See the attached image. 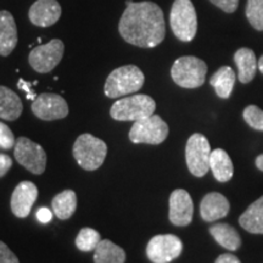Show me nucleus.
Segmentation results:
<instances>
[{
    "label": "nucleus",
    "mask_w": 263,
    "mask_h": 263,
    "mask_svg": "<svg viewBox=\"0 0 263 263\" xmlns=\"http://www.w3.org/2000/svg\"><path fill=\"white\" fill-rule=\"evenodd\" d=\"M18 88H20V89H24L25 91H27V98L28 99H35L34 94H33L31 89H29V83H27V82H25L24 80H20Z\"/></svg>",
    "instance_id": "35"
},
{
    "label": "nucleus",
    "mask_w": 263,
    "mask_h": 263,
    "mask_svg": "<svg viewBox=\"0 0 263 263\" xmlns=\"http://www.w3.org/2000/svg\"><path fill=\"white\" fill-rule=\"evenodd\" d=\"M244 120L254 129L263 130V111L261 108L250 105L244 110Z\"/></svg>",
    "instance_id": "28"
},
{
    "label": "nucleus",
    "mask_w": 263,
    "mask_h": 263,
    "mask_svg": "<svg viewBox=\"0 0 263 263\" xmlns=\"http://www.w3.org/2000/svg\"><path fill=\"white\" fill-rule=\"evenodd\" d=\"M210 2L229 14L234 12L239 5V0H210Z\"/></svg>",
    "instance_id": "31"
},
{
    "label": "nucleus",
    "mask_w": 263,
    "mask_h": 263,
    "mask_svg": "<svg viewBox=\"0 0 263 263\" xmlns=\"http://www.w3.org/2000/svg\"><path fill=\"white\" fill-rule=\"evenodd\" d=\"M17 44V28L14 16L9 11H0V55L8 57Z\"/></svg>",
    "instance_id": "17"
},
{
    "label": "nucleus",
    "mask_w": 263,
    "mask_h": 263,
    "mask_svg": "<svg viewBox=\"0 0 263 263\" xmlns=\"http://www.w3.org/2000/svg\"><path fill=\"white\" fill-rule=\"evenodd\" d=\"M37 219L41 223H49L52 219V212L47 207H42L37 211Z\"/></svg>",
    "instance_id": "33"
},
{
    "label": "nucleus",
    "mask_w": 263,
    "mask_h": 263,
    "mask_svg": "<svg viewBox=\"0 0 263 263\" xmlns=\"http://www.w3.org/2000/svg\"><path fill=\"white\" fill-rule=\"evenodd\" d=\"M215 263H241V262H240L239 258L234 255L223 254L216 259Z\"/></svg>",
    "instance_id": "34"
},
{
    "label": "nucleus",
    "mask_w": 263,
    "mask_h": 263,
    "mask_svg": "<svg viewBox=\"0 0 263 263\" xmlns=\"http://www.w3.org/2000/svg\"><path fill=\"white\" fill-rule=\"evenodd\" d=\"M120 20L118 31L121 37L139 48L157 47L166 35L163 12L155 3L127 2Z\"/></svg>",
    "instance_id": "1"
},
{
    "label": "nucleus",
    "mask_w": 263,
    "mask_h": 263,
    "mask_svg": "<svg viewBox=\"0 0 263 263\" xmlns=\"http://www.w3.org/2000/svg\"><path fill=\"white\" fill-rule=\"evenodd\" d=\"M12 166V160L5 154H0V178L4 177Z\"/></svg>",
    "instance_id": "32"
},
{
    "label": "nucleus",
    "mask_w": 263,
    "mask_h": 263,
    "mask_svg": "<svg viewBox=\"0 0 263 263\" xmlns=\"http://www.w3.org/2000/svg\"><path fill=\"white\" fill-rule=\"evenodd\" d=\"M95 263H124L126 252L122 248L114 244L111 240L104 239L94 250Z\"/></svg>",
    "instance_id": "22"
},
{
    "label": "nucleus",
    "mask_w": 263,
    "mask_h": 263,
    "mask_svg": "<svg viewBox=\"0 0 263 263\" xmlns=\"http://www.w3.org/2000/svg\"><path fill=\"white\" fill-rule=\"evenodd\" d=\"M0 263H20L16 255L3 241H0Z\"/></svg>",
    "instance_id": "30"
},
{
    "label": "nucleus",
    "mask_w": 263,
    "mask_h": 263,
    "mask_svg": "<svg viewBox=\"0 0 263 263\" xmlns=\"http://www.w3.org/2000/svg\"><path fill=\"white\" fill-rule=\"evenodd\" d=\"M65 45L60 39H52L48 44L35 47L29 52V65L38 73H48L60 64L64 57Z\"/></svg>",
    "instance_id": "10"
},
{
    "label": "nucleus",
    "mask_w": 263,
    "mask_h": 263,
    "mask_svg": "<svg viewBox=\"0 0 263 263\" xmlns=\"http://www.w3.org/2000/svg\"><path fill=\"white\" fill-rule=\"evenodd\" d=\"M15 159L33 174H42L47 166V154L39 144L20 137L15 144Z\"/></svg>",
    "instance_id": "9"
},
{
    "label": "nucleus",
    "mask_w": 263,
    "mask_h": 263,
    "mask_svg": "<svg viewBox=\"0 0 263 263\" xmlns=\"http://www.w3.org/2000/svg\"><path fill=\"white\" fill-rule=\"evenodd\" d=\"M61 6L57 0H37L28 11V17L38 27H50L59 21Z\"/></svg>",
    "instance_id": "15"
},
{
    "label": "nucleus",
    "mask_w": 263,
    "mask_h": 263,
    "mask_svg": "<svg viewBox=\"0 0 263 263\" xmlns=\"http://www.w3.org/2000/svg\"><path fill=\"white\" fill-rule=\"evenodd\" d=\"M38 197V188L32 182H21L11 196V211L18 218H26Z\"/></svg>",
    "instance_id": "14"
},
{
    "label": "nucleus",
    "mask_w": 263,
    "mask_h": 263,
    "mask_svg": "<svg viewBox=\"0 0 263 263\" xmlns=\"http://www.w3.org/2000/svg\"><path fill=\"white\" fill-rule=\"evenodd\" d=\"M240 226L249 233L263 234V196L256 200L240 216Z\"/></svg>",
    "instance_id": "21"
},
{
    "label": "nucleus",
    "mask_w": 263,
    "mask_h": 263,
    "mask_svg": "<svg viewBox=\"0 0 263 263\" xmlns=\"http://www.w3.org/2000/svg\"><path fill=\"white\" fill-rule=\"evenodd\" d=\"M207 65L195 57H182L177 59L171 68L174 83L186 89L201 87L205 82Z\"/></svg>",
    "instance_id": "5"
},
{
    "label": "nucleus",
    "mask_w": 263,
    "mask_h": 263,
    "mask_svg": "<svg viewBox=\"0 0 263 263\" xmlns=\"http://www.w3.org/2000/svg\"><path fill=\"white\" fill-rule=\"evenodd\" d=\"M183 251V242L178 236L161 234L154 236L146 246L147 258L153 263H170L178 258Z\"/></svg>",
    "instance_id": "11"
},
{
    "label": "nucleus",
    "mask_w": 263,
    "mask_h": 263,
    "mask_svg": "<svg viewBox=\"0 0 263 263\" xmlns=\"http://www.w3.org/2000/svg\"><path fill=\"white\" fill-rule=\"evenodd\" d=\"M106 154L107 145L105 141L91 134H82L74 141L73 156L85 171L98 170L104 163Z\"/></svg>",
    "instance_id": "4"
},
{
    "label": "nucleus",
    "mask_w": 263,
    "mask_h": 263,
    "mask_svg": "<svg viewBox=\"0 0 263 263\" xmlns=\"http://www.w3.org/2000/svg\"><path fill=\"white\" fill-rule=\"evenodd\" d=\"M51 206L59 219L71 218L77 209V195L73 190H64L52 199Z\"/></svg>",
    "instance_id": "24"
},
{
    "label": "nucleus",
    "mask_w": 263,
    "mask_h": 263,
    "mask_svg": "<svg viewBox=\"0 0 263 263\" xmlns=\"http://www.w3.org/2000/svg\"><path fill=\"white\" fill-rule=\"evenodd\" d=\"M211 147L205 136L193 134L188 139L185 147V160L190 173L195 177H203L210 170Z\"/></svg>",
    "instance_id": "8"
},
{
    "label": "nucleus",
    "mask_w": 263,
    "mask_h": 263,
    "mask_svg": "<svg viewBox=\"0 0 263 263\" xmlns=\"http://www.w3.org/2000/svg\"><path fill=\"white\" fill-rule=\"evenodd\" d=\"M101 241L100 234L93 228H83L76 238V246L81 251H93Z\"/></svg>",
    "instance_id": "26"
},
{
    "label": "nucleus",
    "mask_w": 263,
    "mask_h": 263,
    "mask_svg": "<svg viewBox=\"0 0 263 263\" xmlns=\"http://www.w3.org/2000/svg\"><path fill=\"white\" fill-rule=\"evenodd\" d=\"M156 108L155 100L149 95L136 94L122 98L111 106V117L116 121H136L143 120L154 115Z\"/></svg>",
    "instance_id": "3"
},
{
    "label": "nucleus",
    "mask_w": 263,
    "mask_h": 263,
    "mask_svg": "<svg viewBox=\"0 0 263 263\" xmlns=\"http://www.w3.org/2000/svg\"><path fill=\"white\" fill-rule=\"evenodd\" d=\"M256 166H257L258 170L263 171V155L257 156V159H256Z\"/></svg>",
    "instance_id": "36"
},
{
    "label": "nucleus",
    "mask_w": 263,
    "mask_h": 263,
    "mask_svg": "<svg viewBox=\"0 0 263 263\" xmlns=\"http://www.w3.org/2000/svg\"><path fill=\"white\" fill-rule=\"evenodd\" d=\"M210 83L213 88H215L216 94L219 98L227 99L232 94L233 88L235 84V73L233 71V68H230L229 66H223L212 76Z\"/></svg>",
    "instance_id": "25"
},
{
    "label": "nucleus",
    "mask_w": 263,
    "mask_h": 263,
    "mask_svg": "<svg viewBox=\"0 0 263 263\" xmlns=\"http://www.w3.org/2000/svg\"><path fill=\"white\" fill-rule=\"evenodd\" d=\"M22 101L14 90L0 85V118L6 121H15L21 116Z\"/></svg>",
    "instance_id": "19"
},
{
    "label": "nucleus",
    "mask_w": 263,
    "mask_h": 263,
    "mask_svg": "<svg viewBox=\"0 0 263 263\" xmlns=\"http://www.w3.org/2000/svg\"><path fill=\"white\" fill-rule=\"evenodd\" d=\"M258 70L263 73V57L258 60Z\"/></svg>",
    "instance_id": "37"
},
{
    "label": "nucleus",
    "mask_w": 263,
    "mask_h": 263,
    "mask_svg": "<svg viewBox=\"0 0 263 263\" xmlns=\"http://www.w3.org/2000/svg\"><path fill=\"white\" fill-rule=\"evenodd\" d=\"M194 205L189 193L184 189H177L170 196V221L174 226L185 227L193 219Z\"/></svg>",
    "instance_id": "13"
},
{
    "label": "nucleus",
    "mask_w": 263,
    "mask_h": 263,
    "mask_svg": "<svg viewBox=\"0 0 263 263\" xmlns=\"http://www.w3.org/2000/svg\"><path fill=\"white\" fill-rule=\"evenodd\" d=\"M210 170L218 182L224 183L230 180L234 174V167L228 154L223 149H215L210 157Z\"/></svg>",
    "instance_id": "20"
},
{
    "label": "nucleus",
    "mask_w": 263,
    "mask_h": 263,
    "mask_svg": "<svg viewBox=\"0 0 263 263\" xmlns=\"http://www.w3.org/2000/svg\"><path fill=\"white\" fill-rule=\"evenodd\" d=\"M32 111L41 120H61L68 115V105L60 95L44 93L34 99L32 104Z\"/></svg>",
    "instance_id": "12"
},
{
    "label": "nucleus",
    "mask_w": 263,
    "mask_h": 263,
    "mask_svg": "<svg viewBox=\"0 0 263 263\" xmlns=\"http://www.w3.org/2000/svg\"><path fill=\"white\" fill-rule=\"evenodd\" d=\"M171 27L177 38L182 42H190L197 31V17L190 0H174L171 9Z\"/></svg>",
    "instance_id": "6"
},
{
    "label": "nucleus",
    "mask_w": 263,
    "mask_h": 263,
    "mask_svg": "<svg viewBox=\"0 0 263 263\" xmlns=\"http://www.w3.org/2000/svg\"><path fill=\"white\" fill-rule=\"evenodd\" d=\"M229 201L219 193H210L200 203V213L203 221L215 222L226 217L229 212Z\"/></svg>",
    "instance_id": "16"
},
{
    "label": "nucleus",
    "mask_w": 263,
    "mask_h": 263,
    "mask_svg": "<svg viewBox=\"0 0 263 263\" xmlns=\"http://www.w3.org/2000/svg\"><path fill=\"white\" fill-rule=\"evenodd\" d=\"M168 136V126L157 115L136 121L129 130V139L134 144H157L163 143Z\"/></svg>",
    "instance_id": "7"
},
{
    "label": "nucleus",
    "mask_w": 263,
    "mask_h": 263,
    "mask_svg": "<svg viewBox=\"0 0 263 263\" xmlns=\"http://www.w3.org/2000/svg\"><path fill=\"white\" fill-rule=\"evenodd\" d=\"M145 82L143 71L134 65L118 67L108 74L105 83V94L108 98H121L140 89Z\"/></svg>",
    "instance_id": "2"
},
{
    "label": "nucleus",
    "mask_w": 263,
    "mask_h": 263,
    "mask_svg": "<svg viewBox=\"0 0 263 263\" xmlns=\"http://www.w3.org/2000/svg\"><path fill=\"white\" fill-rule=\"evenodd\" d=\"M234 61L238 66L239 81L241 83H249L250 81L254 80L256 71L258 68V61L251 49H239L234 55Z\"/></svg>",
    "instance_id": "18"
},
{
    "label": "nucleus",
    "mask_w": 263,
    "mask_h": 263,
    "mask_svg": "<svg viewBox=\"0 0 263 263\" xmlns=\"http://www.w3.org/2000/svg\"><path fill=\"white\" fill-rule=\"evenodd\" d=\"M246 16L252 27L263 31V0H248Z\"/></svg>",
    "instance_id": "27"
},
{
    "label": "nucleus",
    "mask_w": 263,
    "mask_h": 263,
    "mask_svg": "<svg viewBox=\"0 0 263 263\" xmlns=\"http://www.w3.org/2000/svg\"><path fill=\"white\" fill-rule=\"evenodd\" d=\"M15 137L10 128L5 123L0 122V147L2 149H12L15 146Z\"/></svg>",
    "instance_id": "29"
},
{
    "label": "nucleus",
    "mask_w": 263,
    "mask_h": 263,
    "mask_svg": "<svg viewBox=\"0 0 263 263\" xmlns=\"http://www.w3.org/2000/svg\"><path fill=\"white\" fill-rule=\"evenodd\" d=\"M210 233L219 245L227 250H230V251H235L241 245L239 233L233 227L226 224V223H218V224L212 226L210 228Z\"/></svg>",
    "instance_id": "23"
}]
</instances>
